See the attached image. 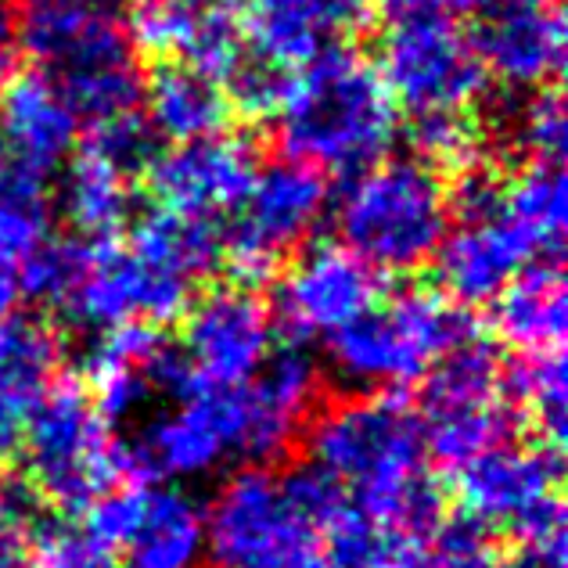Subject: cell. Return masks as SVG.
I'll list each match as a JSON object with an SVG mask.
<instances>
[{"label":"cell","mask_w":568,"mask_h":568,"mask_svg":"<svg viewBox=\"0 0 568 568\" xmlns=\"http://www.w3.org/2000/svg\"><path fill=\"white\" fill-rule=\"evenodd\" d=\"M504 393L540 425L547 446L558 450L565 443L568 417V378L561 349L521 353L515 364H504Z\"/></svg>","instance_id":"obj_27"},{"label":"cell","mask_w":568,"mask_h":568,"mask_svg":"<svg viewBox=\"0 0 568 568\" xmlns=\"http://www.w3.org/2000/svg\"><path fill=\"white\" fill-rule=\"evenodd\" d=\"M202 515L205 555L216 568H295L324 550L288 475L266 468L231 475Z\"/></svg>","instance_id":"obj_8"},{"label":"cell","mask_w":568,"mask_h":568,"mask_svg":"<svg viewBox=\"0 0 568 568\" xmlns=\"http://www.w3.org/2000/svg\"><path fill=\"white\" fill-rule=\"evenodd\" d=\"M555 260L544 245L507 213L500 184L475 173L460 187V220L446 231L436 252L439 281L450 303H493L529 263Z\"/></svg>","instance_id":"obj_11"},{"label":"cell","mask_w":568,"mask_h":568,"mask_svg":"<svg viewBox=\"0 0 568 568\" xmlns=\"http://www.w3.org/2000/svg\"><path fill=\"white\" fill-rule=\"evenodd\" d=\"M260 176L256 152L242 138H202L187 144H173L159 152L148 166L159 209L194 220H220L237 213Z\"/></svg>","instance_id":"obj_15"},{"label":"cell","mask_w":568,"mask_h":568,"mask_svg":"<svg viewBox=\"0 0 568 568\" xmlns=\"http://www.w3.org/2000/svg\"><path fill=\"white\" fill-rule=\"evenodd\" d=\"M414 568H511V561L500 555L486 529L460 521V526H439Z\"/></svg>","instance_id":"obj_32"},{"label":"cell","mask_w":568,"mask_h":568,"mask_svg":"<svg viewBox=\"0 0 568 568\" xmlns=\"http://www.w3.org/2000/svg\"><path fill=\"white\" fill-rule=\"evenodd\" d=\"M332 194L324 173L284 159L260 170L248 199L237 209L231 231H223V260L234 266L242 281L274 271L298 245H306L313 231L327 216Z\"/></svg>","instance_id":"obj_12"},{"label":"cell","mask_w":568,"mask_h":568,"mask_svg":"<svg viewBox=\"0 0 568 568\" xmlns=\"http://www.w3.org/2000/svg\"><path fill=\"white\" fill-rule=\"evenodd\" d=\"M335 223L342 248L375 274H410L436 260L454 199L425 159H378L342 187Z\"/></svg>","instance_id":"obj_4"},{"label":"cell","mask_w":568,"mask_h":568,"mask_svg":"<svg viewBox=\"0 0 568 568\" xmlns=\"http://www.w3.org/2000/svg\"><path fill=\"white\" fill-rule=\"evenodd\" d=\"M115 568H205V515L187 493L148 486L144 515Z\"/></svg>","instance_id":"obj_21"},{"label":"cell","mask_w":568,"mask_h":568,"mask_svg":"<svg viewBox=\"0 0 568 568\" xmlns=\"http://www.w3.org/2000/svg\"><path fill=\"white\" fill-rule=\"evenodd\" d=\"M83 152L109 162V166L119 170L123 176H133L155 162L159 138L141 112H126V115L104 119V123H91Z\"/></svg>","instance_id":"obj_31"},{"label":"cell","mask_w":568,"mask_h":568,"mask_svg":"<svg viewBox=\"0 0 568 568\" xmlns=\"http://www.w3.org/2000/svg\"><path fill=\"white\" fill-rule=\"evenodd\" d=\"M500 202L544 245L547 256H558L568 223L561 162H529L526 170L500 184Z\"/></svg>","instance_id":"obj_28"},{"label":"cell","mask_w":568,"mask_h":568,"mask_svg":"<svg viewBox=\"0 0 568 568\" xmlns=\"http://www.w3.org/2000/svg\"><path fill=\"white\" fill-rule=\"evenodd\" d=\"M133 40L159 54H176L220 87L245 58L242 14L231 0H138Z\"/></svg>","instance_id":"obj_17"},{"label":"cell","mask_w":568,"mask_h":568,"mask_svg":"<svg viewBox=\"0 0 568 568\" xmlns=\"http://www.w3.org/2000/svg\"><path fill=\"white\" fill-rule=\"evenodd\" d=\"M58 361H62L58 335L40 317L14 310L0 321V388L29 410L54 385Z\"/></svg>","instance_id":"obj_26"},{"label":"cell","mask_w":568,"mask_h":568,"mask_svg":"<svg viewBox=\"0 0 568 568\" xmlns=\"http://www.w3.org/2000/svg\"><path fill=\"white\" fill-rule=\"evenodd\" d=\"M471 48L486 77L500 80L511 91H536L561 69L565 22L555 0L489 8L478 11Z\"/></svg>","instance_id":"obj_19"},{"label":"cell","mask_w":568,"mask_h":568,"mask_svg":"<svg viewBox=\"0 0 568 568\" xmlns=\"http://www.w3.org/2000/svg\"><path fill=\"white\" fill-rule=\"evenodd\" d=\"M126 245L159 271L187 281L191 288L223 263V231L216 220L176 216L166 209H152L133 223Z\"/></svg>","instance_id":"obj_24"},{"label":"cell","mask_w":568,"mask_h":568,"mask_svg":"<svg viewBox=\"0 0 568 568\" xmlns=\"http://www.w3.org/2000/svg\"><path fill=\"white\" fill-rule=\"evenodd\" d=\"M130 176L94 155H77L58 187V209L69 227L91 242H109L130 216Z\"/></svg>","instance_id":"obj_25"},{"label":"cell","mask_w":568,"mask_h":568,"mask_svg":"<svg viewBox=\"0 0 568 568\" xmlns=\"http://www.w3.org/2000/svg\"><path fill=\"white\" fill-rule=\"evenodd\" d=\"M385 14L378 77L396 109H407L410 119L468 115L489 80L471 37L439 11L396 8Z\"/></svg>","instance_id":"obj_7"},{"label":"cell","mask_w":568,"mask_h":568,"mask_svg":"<svg viewBox=\"0 0 568 568\" xmlns=\"http://www.w3.org/2000/svg\"><path fill=\"white\" fill-rule=\"evenodd\" d=\"M417 422L425 450L454 471L511 436L504 364L486 338H465L428 371Z\"/></svg>","instance_id":"obj_9"},{"label":"cell","mask_w":568,"mask_h":568,"mask_svg":"<svg viewBox=\"0 0 568 568\" xmlns=\"http://www.w3.org/2000/svg\"><path fill=\"white\" fill-rule=\"evenodd\" d=\"M133 8L138 0H22L11 14L19 51L65 94L80 123L138 112L144 77Z\"/></svg>","instance_id":"obj_2"},{"label":"cell","mask_w":568,"mask_h":568,"mask_svg":"<svg viewBox=\"0 0 568 568\" xmlns=\"http://www.w3.org/2000/svg\"><path fill=\"white\" fill-rule=\"evenodd\" d=\"M306 465L332 483L353 511L414 547L443 526V493L428 475L417 410L396 393H364L327 407L306 432Z\"/></svg>","instance_id":"obj_1"},{"label":"cell","mask_w":568,"mask_h":568,"mask_svg":"<svg viewBox=\"0 0 568 568\" xmlns=\"http://www.w3.org/2000/svg\"><path fill=\"white\" fill-rule=\"evenodd\" d=\"M515 141L529 152V162L565 159L568 123H565V104L555 91L529 98V104L515 119Z\"/></svg>","instance_id":"obj_33"},{"label":"cell","mask_w":568,"mask_h":568,"mask_svg":"<svg viewBox=\"0 0 568 568\" xmlns=\"http://www.w3.org/2000/svg\"><path fill=\"white\" fill-rule=\"evenodd\" d=\"M396 8H422V11H439V14H460V11H478L483 0H385V11Z\"/></svg>","instance_id":"obj_36"},{"label":"cell","mask_w":568,"mask_h":568,"mask_svg":"<svg viewBox=\"0 0 568 568\" xmlns=\"http://www.w3.org/2000/svg\"><path fill=\"white\" fill-rule=\"evenodd\" d=\"M375 298V271L342 245H313L277 284V313L295 338L327 342Z\"/></svg>","instance_id":"obj_16"},{"label":"cell","mask_w":568,"mask_h":568,"mask_svg":"<svg viewBox=\"0 0 568 568\" xmlns=\"http://www.w3.org/2000/svg\"><path fill=\"white\" fill-rule=\"evenodd\" d=\"M396 138V101L378 69L332 48L292 72L277 109L284 155L317 173H361L385 159Z\"/></svg>","instance_id":"obj_3"},{"label":"cell","mask_w":568,"mask_h":568,"mask_svg":"<svg viewBox=\"0 0 568 568\" xmlns=\"http://www.w3.org/2000/svg\"><path fill=\"white\" fill-rule=\"evenodd\" d=\"M19 37H14V19L11 11L0 4V94L8 91V83L19 77Z\"/></svg>","instance_id":"obj_34"},{"label":"cell","mask_w":568,"mask_h":568,"mask_svg":"<svg viewBox=\"0 0 568 568\" xmlns=\"http://www.w3.org/2000/svg\"><path fill=\"white\" fill-rule=\"evenodd\" d=\"M19 284H14V274H0V321L11 317L19 310Z\"/></svg>","instance_id":"obj_37"},{"label":"cell","mask_w":568,"mask_h":568,"mask_svg":"<svg viewBox=\"0 0 568 568\" xmlns=\"http://www.w3.org/2000/svg\"><path fill=\"white\" fill-rule=\"evenodd\" d=\"M371 19V0H248L245 51L281 72H295L332 51Z\"/></svg>","instance_id":"obj_18"},{"label":"cell","mask_w":568,"mask_h":568,"mask_svg":"<svg viewBox=\"0 0 568 568\" xmlns=\"http://www.w3.org/2000/svg\"><path fill=\"white\" fill-rule=\"evenodd\" d=\"M497 335L518 353L561 349L568 327V298L558 260H536L493 298Z\"/></svg>","instance_id":"obj_22"},{"label":"cell","mask_w":568,"mask_h":568,"mask_svg":"<svg viewBox=\"0 0 568 568\" xmlns=\"http://www.w3.org/2000/svg\"><path fill=\"white\" fill-rule=\"evenodd\" d=\"M191 284L141 260L130 245L91 242L83 271L58 306L69 324L91 335L126 324H159L187 310Z\"/></svg>","instance_id":"obj_13"},{"label":"cell","mask_w":568,"mask_h":568,"mask_svg":"<svg viewBox=\"0 0 568 568\" xmlns=\"http://www.w3.org/2000/svg\"><path fill=\"white\" fill-rule=\"evenodd\" d=\"M87 260V242H69V237H48L40 248L29 252V260L14 271L22 298L33 303L62 306L65 295L72 292Z\"/></svg>","instance_id":"obj_30"},{"label":"cell","mask_w":568,"mask_h":568,"mask_svg":"<svg viewBox=\"0 0 568 568\" xmlns=\"http://www.w3.org/2000/svg\"><path fill=\"white\" fill-rule=\"evenodd\" d=\"M26 417H29L26 403H19L14 396H8L4 388H0V450H11V446L22 439Z\"/></svg>","instance_id":"obj_35"},{"label":"cell","mask_w":568,"mask_h":568,"mask_svg":"<svg viewBox=\"0 0 568 568\" xmlns=\"http://www.w3.org/2000/svg\"><path fill=\"white\" fill-rule=\"evenodd\" d=\"M468 313L425 288L375 298L361 317L327 338L335 375L361 393H399L428 378L450 349L471 338Z\"/></svg>","instance_id":"obj_5"},{"label":"cell","mask_w":568,"mask_h":568,"mask_svg":"<svg viewBox=\"0 0 568 568\" xmlns=\"http://www.w3.org/2000/svg\"><path fill=\"white\" fill-rule=\"evenodd\" d=\"M51 237V205L40 181L19 170L0 176V274H14Z\"/></svg>","instance_id":"obj_29"},{"label":"cell","mask_w":568,"mask_h":568,"mask_svg":"<svg viewBox=\"0 0 568 568\" xmlns=\"http://www.w3.org/2000/svg\"><path fill=\"white\" fill-rule=\"evenodd\" d=\"M80 130L77 109L43 72L14 77L0 94V155L33 181L65 166L80 144Z\"/></svg>","instance_id":"obj_20"},{"label":"cell","mask_w":568,"mask_h":568,"mask_svg":"<svg viewBox=\"0 0 568 568\" xmlns=\"http://www.w3.org/2000/svg\"><path fill=\"white\" fill-rule=\"evenodd\" d=\"M19 443L29 489L58 511H87L123 478V446L80 385H51Z\"/></svg>","instance_id":"obj_6"},{"label":"cell","mask_w":568,"mask_h":568,"mask_svg":"<svg viewBox=\"0 0 568 568\" xmlns=\"http://www.w3.org/2000/svg\"><path fill=\"white\" fill-rule=\"evenodd\" d=\"M561 460L555 446L504 439L457 468V500L471 526L515 532L521 544L565 532L558 497Z\"/></svg>","instance_id":"obj_10"},{"label":"cell","mask_w":568,"mask_h":568,"mask_svg":"<svg viewBox=\"0 0 568 568\" xmlns=\"http://www.w3.org/2000/svg\"><path fill=\"white\" fill-rule=\"evenodd\" d=\"M176 349L202 385H242L277 349L274 317L248 288H216L191 303Z\"/></svg>","instance_id":"obj_14"},{"label":"cell","mask_w":568,"mask_h":568,"mask_svg":"<svg viewBox=\"0 0 568 568\" xmlns=\"http://www.w3.org/2000/svg\"><path fill=\"white\" fill-rule=\"evenodd\" d=\"M141 101L148 104L144 119L152 123L155 138H166L173 144L216 138L231 112L223 87L184 62L159 65L152 80L144 83Z\"/></svg>","instance_id":"obj_23"}]
</instances>
